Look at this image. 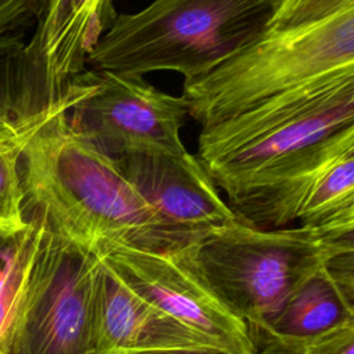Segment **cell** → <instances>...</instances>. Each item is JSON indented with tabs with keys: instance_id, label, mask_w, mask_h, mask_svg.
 Masks as SVG:
<instances>
[{
	"instance_id": "6da1fadb",
	"label": "cell",
	"mask_w": 354,
	"mask_h": 354,
	"mask_svg": "<svg viewBox=\"0 0 354 354\" xmlns=\"http://www.w3.org/2000/svg\"><path fill=\"white\" fill-rule=\"evenodd\" d=\"M61 105L0 126L19 149L25 217L97 252L102 245L169 250L192 241L169 225L123 176L113 158L79 136Z\"/></svg>"
},
{
	"instance_id": "7a4b0ae2",
	"label": "cell",
	"mask_w": 354,
	"mask_h": 354,
	"mask_svg": "<svg viewBox=\"0 0 354 354\" xmlns=\"http://www.w3.org/2000/svg\"><path fill=\"white\" fill-rule=\"evenodd\" d=\"M354 69V0H275L264 25L201 79L183 83L202 127L317 77Z\"/></svg>"
},
{
	"instance_id": "3957f363",
	"label": "cell",
	"mask_w": 354,
	"mask_h": 354,
	"mask_svg": "<svg viewBox=\"0 0 354 354\" xmlns=\"http://www.w3.org/2000/svg\"><path fill=\"white\" fill-rule=\"evenodd\" d=\"M354 124V69L333 72L202 127L196 158L228 207L277 183L315 144Z\"/></svg>"
},
{
	"instance_id": "277c9868",
	"label": "cell",
	"mask_w": 354,
	"mask_h": 354,
	"mask_svg": "<svg viewBox=\"0 0 354 354\" xmlns=\"http://www.w3.org/2000/svg\"><path fill=\"white\" fill-rule=\"evenodd\" d=\"M275 0H159L118 14L100 37L87 68L142 77L174 71L201 79L248 41L268 19Z\"/></svg>"
},
{
	"instance_id": "5b68a950",
	"label": "cell",
	"mask_w": 354,
	"mask_h": 354,
	"mask_svg": "<svg viewBox=\"0 0 354 354\" xmlns=\"http://www.w3.org/2000/svg\"><path fill=\"white\" fill-rule=\"evenodd\" d=\"M187 249L223 304L254 332L333 257L353 252L354 239L300 225L259 230L236 220Z\"/></svg>"
},
{
	"instance_id": "8992f818",
	"label": "cell",
	"mask_w": 354,
	"mask_h": 354,
	"mask_svg": "<svg viewBox=\"0 0 354 354\" xmlns=\"http://www.w3.org/2000/svg\"><path fill=\"white\" fill-rule=\"evenodd\" d=\"M116 15L109 0H43L32 37L0 58V126L68 104V93Z\"/></svg>"
},
{
	"instance_id": "52a82bcc",
	"label": "cell",
	"mask_w": 354,
	"mask_h": 354,
	"mask_svg": "<svg viewBox=\"0 0 354 354\" xmlns=\"http://www.w3.org/2000/svg\"><path fill=\"white\" fill-rule=\"evenodd\" d=\"M40 223L10 354H91V303L100 257Z\"/></svg>"
},
{
	"instance_id": "ba28073f",
	"label": "cell",
	"mask_w": 354,
	"mask_h": 354,
	"mask_svg": "<svg viewBox=\"0 0 354 354\" xmlns=\"http://www.w3.org/2000/svg\"><path fill=\"white\" fill-rule=\"evenodd\" d=\"M102 264L156 310L225 354H256L249 329L209 286L187 245L142 250L102 245Z\"/></svg>"
},
{
	"instance_id": "9c48e42d",
	"label": "cell",
	"mask_w": 354,
	"mask_h": 354,
	"mask_svg": "<svg viewBox=\"0 0 354 354\" xmlns=\"http://www.w3.org/2000/svg\"><path fill=\"white\" fill-rule=\"evenodd\" d=\"M187 116L181 95L163 93L142 77L109 72H95L91 88L66 111L71 127L111 158L184 153L180 131Z\"/></svg>"
},
{
	"instance_id": "30bf717a",
	"label": "cell",
	"mask_w": 354,
	"mask_h": 354,
	"mask_svg": "<svg viewBox=\"0 0 354 354\" xmlns=\"http://www.w3.org/2000/svg\"><path fill=\"white\" fill-rule=\"evenodd\" d=\"M123 176L169 225L192 242L236 221L203 165L188 151L113 158Z\"/></svg>"
},
{
	"instance_id": "8fae6325",
	"label": "cell",
	"mask_w": 354,
	"mask_h": 354,
	"mask_svg": "<svg viewBox=\"0 0 354 354\" xmlns=\"http://www.w3.org/2000/svg\"><path fill=\"white\" fill-rule=\"evenodd\" d=\"M189 347L210 346L130 290L100 260L91 303V354H140Z\"/></svg>"
},
{
	"instance_id": "7c38bea8",
	"label": "cell",
	"mask_w": 354,
	"mask_h": 354,
	"mask_svg": "<svg viewBox=\"0 0 354 354\" xmlns=\"http://www.w3.org/2000/svg\"><path fill=\"white\" fill-rule=\"evenodd\" d=\"M354 322V250L333 257L254 332L252 343H290Z\"/></svg>"
},
{
	"instance_id": "4fadbf2b",
	"label": "cell",
	"mask_w": 354,
	"mask_h": 354,
	"mask_svg": "<svg viewBox=\"0 0 354 354\" xmlns=\"http://www.w3.org/2000/svg\"><path fill=\"white\" fill-rule=\"evenodd\" d=\"M296 220L335 236L354 234V126L346 127L301 202Z\"/></svg>"
},
{
	"instance_id": "5bb4252c",
	"label": "cell",
	"mask_w": 354,
	"mask_h": 354,
	"mask_svg": "<svg viewBox=\"0 0 354 354\" xmlns=\"http://www.w3.org/2000/svg\"><path fill=\"white\" fill-rule=\"evenodd\" d=\"M26 220L29 224L25 238L0 288V354H10L11 351L32 257L41 232V223L36 216H28Z\"/></svg>"
},
{
	"instance_id": "9a60e30c",
	"label": "cell",
	"mask_w": 354,
	"mask_h": 354,
	"mask_svg": "<svg viewBox=\"0 0 354 354\" xmlns=\"http://www.w3.org/2000/svg\"><path fill=\"white\" fill-rule=\"evenodd\" d=\"M28 227L19 176V149L0 129V235L12 236Z\"/></svg>"
},
{
	"instance_id": "2e32d148",
	"label": "cell",
	"mask_w": 354,
	"mask_h": 354,
	"mask_svg": "<svg viewBox=\"0 0 354 354\" xmlns=\"http://www.w3.org/2000/svg\"><path fill=\"white\" fill-rule=\"evenodd\" d=\"M253 347L256 354H354V322L299 342H261Z\"/></svg>"
},
{
	"instance_id": "e0dca14e",
	"label": "cell",
	"mask_w": 354,
	"mask_h": 354,
	"mask_svg": "<svg viewBox=\"0 0 354 354\" xmlns=\"http://www.w3.org/2000/svg\"><path fill=\"white\" fill-rule=\"evenodd\" d=\"M43 0H0V58L21 48Z\"/></svg>"
},
{
	"instance_id": "ac0fdd59",
	"label": "cell",
	"mask_w": 354,
	"mask_h": 354,
	"mask_svg": "<svg viewBox=\"0 0 354 354\" xmlns=\"http://www.w3.org/2000/svg\"><path fill=\"white\" fill-rule=\"evenodd\" d=\"M26 230H28V227L21 234H17L12 236H1L0 235V288H1L3 282L6 281L11 267L14 264L17 253H18L21 243L25 238Z\"/></svg>"
},
{
	"instance_id": "d6986e66",
	"label": "cell",
	"mask_w": 354,
	"mask_h": 354,
	"mask_svg": "<svg viewBox=\"0 0 354 354\" xmlns=\"http://www.w3.org/2000/svg\"><path fill=\"white\" fill-rule=\"evenodd\" d=\"M140 354H225V353L212 347H189V348L158 350V351H148V353H140Z\"/></svg>"
}]
</instances>
